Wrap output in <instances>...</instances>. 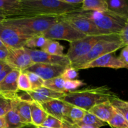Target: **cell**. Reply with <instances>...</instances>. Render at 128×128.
Masks as SVG:
<instances>
[{
  "label": "cell",
  "mask_w": 128,
  "mask_h": 128,
  "mask_svg": "<svg viewBox=\"0 0 128 128\" xmlns=\"http://www.w3.org/2000/svg\"><path fill=\"white\" fill-rule=\"evenodd\" d=\"M108 86H90L65 94L64 102L88 111L93 106L111 100L116 96Z\"/></svg>",
  "instance_id": "6da1fadb"
},
{
  "label": "cell",
  "mask_w": 128,
  "mask_h": 128,
  "mask_svg": "<svg viewBox=\"0 0 128 128\" xmlns=\"http://www.w3.org/2000/svg\"><path fill=\"white\" fill-rule=\"evenodd\" d=\"M21 16H61L81 11V7L66 4L62 0H20Z\"/></svg>",
  "instance_id": "7a4b0ae2"
},
{
  "label": "cell",
  "mask_w": 128,
  "mask_h": 128,
  "mask_svg": "<svg viewBox=\"0 0 128 128\" xmlns=\"http://www.w3.org/2000/svg\"><path fill=\"white\" fill-rule=\"evenodd\" d=\"M60 21V16H21L6 18L2 22L28 37L41 34Z\"/></svg>",
  "instance_id": "3957f363"
},
{
  "label": "cell",
  "mask_w": 128,
  "mask_h": 128,
  "mask_svg": "<svg viewBox=\"0 0 128 128\" xmlns=\"http://www.w3.org/2000/svg\"><path fill=\"white\" fill-rule=\"evenodd\" d=\"M80 16L90 20L105 34H119L127 22L128 16L105 11H78Z\"/></svg>",
  "instance_id": "277c9868"
},
{
  "label": "cell",
  "mask_w": 128,
  "mask_h": 128,
  "mask_svg": "<svg viewBox=\"0 0 128 128\" xmlns=\"http://www.w3.org/2000/svg\"><path fill=\"white\" fill-rule=\"evenodd\" d=\"M124 46L120 35L111 34L107 38L97 42L87 54L71 62V66L77 70H82L88 64L98 58L106 54L114 53Z\"/></svg>",
  "instance_id": "5b68a950"
},
{
  "label": "cell",
  "mask_w": 128,
  "mask_h": 128,
  "mask_svg": "<svg viewBox=\"0 0 128 128\" xmlns=\"http://www.w3.org/2000/svg\"><path fill=\"white\" fill-rule=\"evenodd\" d=\"M41 34L48 40H64L68 41L70 43L86 36L74 28L70 24L61 20Z\"/></svg>",
  "instance_id": "8992f818"
},
{
  "label": "cell",
  "mask_w": 128,
  "mask_h": 128,
  "mask_svg": "<svg viewBox=\"0 0 128 128\" xmlns=\"http://www.w3.org/2000/svg\"><path fill=\"white\" fill-rule=\"evenodd\" d=\"M111 34L99 36H86V37L71 42L66 56L71 62L87 54L101 40L106 39Z\"/></svg>",
  "instance_id": "52a82bcc"
},
{
  "label": "cell",
  "mask_w": 128,
  "mask_h": 128,
  "mask_svg": "<svg viewBox=\"0 0 128 128\" xmlns=\"http://www.w3.org/2000/svg\"><path fill=\"white\" fill-rule=\"evenodd\" d=\"M30 38L22 34L12 26L2 21L0 22V40L8 49H20L25 47Z\"/></svg>",
  "instance_id": "ba28073f"
},
{
  "label": "cell",
  "mask_w": 128,
  "mask_h": 128,
  "mask_svg": "<svg viewBox=\"0 0 128 128\" xmlns=\"http://www.w3.org/2000/svg\"><path fill=\"white\" fill-rule=\"evenodd\" d=\"M60 20L68 22L86 36L107 35L99 30L90 20L80 16L76 12L60 16Z\"/></svg>",
  "instance_id": "9c48e42d"
},
{
  "label": "cell",
  "mask_w": 128,
  "mask_h": 128,
  "mask_svg": "<svg viewBox=\"0 0 128 128\" xmlns=\"http://www.w3.org/2000/svg\"><path fill=\"white\" fill-rule=\"evenodd\" d=\"M8 54L6 60L7 64L13 70L24 71L34 63L24 47L20 49H8Z\"/></svg>",
  "instance_id": "30bf717a"
},
{
  "label": "cell",
  "mask_w": 128,
  "mask_h": 128,
  "mask_svg": "<svg viewBox=\"0 0 128 128\" xmlns=\"http://www.w3.org/2000/svg\"><path fill=\"white\" fill-rule=\"evenodd\" d=\"M25 50L31 56L34 63H44L49 64L60 65V66L68 67L71 66V61H70L66 54L64 56H54L44 51L37 49H29L24 47Z\"/></svg>",
  "instance_id": "8fae6325"
},
{
  "label": "cell",
  "mask_w": 128,
  "mask_h": 128,
  "mask_svg": "<svg viewBox=\"0 0 128 128\" xmlns=\"http://www.w3.org/2000/svg\"><path fill=\"white\" fill-rule=\"evenodd\" d=\"M21 71L12 70L0 82V96L12 101L18 98V78Z\"/></svg>",
  "instance_id": "7c38bea8"
},
{
  "label": "cell",
  "mask_w": 128,
  "mask_h": 128,
  "mask_svg": "<svg viewBox=\"0 0 128 128\" xmlns=\"http://www.w3.org/2000/svg\"><path fill=\"white\" fill-rule=\"evenodd\" d=\"M41 105L48 115L53 116L62 122H70L68 115L71 104L64 102L62 99L51 100L41 104Z\"/></svg>",
  "instance_id": "4fadbf2b"
},
{
  "label": "cell",
  "mask_w": 128,
  "mask_h": 128,
  "mask_svg": "<svg viewBox=\"0 0 128 128\" xmlns=\"http://www.w3.org/2000/svg\"><path fill=\"white\" fill-rule=\"evenodd\" d=\"M66 68L60 65L34 63L24 71L33 72L40 76L44 81H46L61 76Z\"/></svg>",
  "instance_id": "5bb4252c"
},
{
  "label": "cell",
  "mask_w": 128,
  "mask_h": 128,
  "mask_svg": "<svg viewBox=\"0 0 128 128\" xmlns=\"http://www.w3.org/2000/svg\"><path fill=\"white\" fill-rule=\"evenodd\" d=\"M110 68L119 70V69H128L127 66L122 63L118 57H116L114 53H108L98 58L92 62L88 64L82 70L93 68Z\"/></svg>",
  "instance_id": "9a60e30c"
},
{
  "label": "cell",
  "mask_w": 128,
  "mask_h": 128,
  "mask_svg": "<svg viewBox=\"0 0 128 128\" xmlns=\"http://www.w3.org/2000/svg\"><path fill=\"white\" fill-rule=\"evenodd\" d=\"M31 101L39 104L45 103L46 102L56 99H62L66 93H61L54 91L46 88H40L37 90L27 92Z\"/></svg>",
  "instance_id": "2e32d148"
},
{
  "label": "cell",
  "mask_w": 128,
  "mask_h": 128,
  "mask_svg": "<svg viewBox=\"0 0 128 128\" xmlns=\"http://www.w3.org/2000/svg\"><path fill=\"white\" fill-rule=\"evenodd\" d=\"M88 112L95 115L103 122L108 123L114 114L116 110L111 104L110 101H108L93 106Z\"/></svg>",
  "instance_id": "e0dca14e"
},
{
  "label": "cell",
  "mask_w": 128,
  "mask_h": 128,
  "mask_svg": "<svg viewBox=\"0 0 128 128\" xmlns=\"http://www.w3.org/2000/svg\"><path fill=\"white\" fill-rule=\"evenodd\" d=\"M12 107L15 109L23 123L32 124L30 102L16 99L12 101Z\"/></svg>",
  "instance_id": "ac0fdd59"
},
{
  "label": "cell",
  "mask_w": 128,
  "mask_h": 128,
  "mask_svg": "<svg viewBox=\"0 0 128 128\" xmlns=\"http://www.w3.org/2000/svg\"><path fill=\"white\" fill-rule=\"evenodd\" d=\"M0 11L5 12L8 18L17 17L21 15L20 0H0Z\"/></svg>",
  "instance_id": "d6986e66"
},
{
  "label": "cell",
  "mask_w": 128,
  "mask_h": 128,
  "mask_svg": "<svg viewBox=\"0 0 128 128\" xmlns=\"http://www.w3.org/2000/svg\"><path fill=\"white\" fill-rule=\"evenodd\" d=\"M30 109L32 124L35 126H41L47 118L48 113L44 110L41 104L34 101L30 102Z\"/></svg>",
  "instance_id": "ffe728a7"
},
{
  "label": "cell",
  "mask_w": 128,
  "mask_h": 128,
  "mask_svg": "<svg viewBox=\"0 0 128 128\" xmlns=\"http://www.w3.org/2000/svg\"><path fill=\"white\" fill-rule=\"evenodd\" d=\"M108 10L118 14L128 16V0H106Z\"/></svg>",
  "instance_id": "44dd1931"
},
{
  "label": "cell",
  "mask_w": 128,
  "mask_h": 128,
  "mask_svg": "<svg viewBox=\"0 0 128 128\" xmlns=\"http://www.w3.org/2000/svg\"><path fill=\"white\" fill-rule=\"evenodd\" d=\"M81 11H105L108 10L106 0H83Z\"/></svg>",
  "instance_id": "7402d4cb"
},
{
  "label": "cell",
  "mask_w": 128,
  "mask_h": 128,
  "mask_svg": "<svg viewBox=\"0 0 128 128\" xmlns=\"http://www.w3.org/2000/svg\"><path fill=\"white\" fill-rule=\"evenodd\" d=\"M4 118L6 128H21L26 125L22 122L18 114L12 107Z\"/></svg>",
  "instance_id": "603a6c76"
},
{
  "label": "cell",
  "mask_w": 128,
  "mask_h": 128,
  "mask_svg": "<svg viewBox=\"0 0 128 128\" xmlns=\"http://www.w3.org/2000/svg\"><path fill=\"white\" fill-rule=\"evenodd\" d=\"M41 51H44L54 56H64V47L58 41L54 40H48L44 46L41 49Z\"/></svg>",
  "instance_id": "cb8c5ba5"
},
{
  "label": "cell",
  "mask_w": 128,
  "mask_h": 128,
  "mask_svg": "<svg viewBox=\"0 0 128 128\" xmlns=\"http://www.w3.org/2000/svg\"><path fill=\"white\" fill-rule=\"evenodd\" d=\"M65 80L61 76L44 81V87L58 92L66 93L64 88Z\"/></svg>",
  "instance_id": "d4e9b609"
},
{
  "label": "cell",
  "mask_w": 128,
  "mask_h": 128,
  "mask_svg": "<svg viewBox=\"0 0 128 128\" xmlns=\"http://www.w3.org/2000/svg\"><path fill=\"white\" fill-rule=\"evenodd\" d=\"M110 102L115 110L120 112L128 122V101L120 98L116 95L111 99Z\"/></svg>",
  "instance_id": "484cf974"
},
{
  "label": "cell",
  "mask_w": 128,
  "mask_h": 128,
  "mask_svg": "<svg viewBox=\"0 0 128 128\" xmlns=\"http://www.w3.org/2000/svg\"><path fill=\"white\" fill-rule=\"evenodd\" d=\"M75 124L89 125V126H94L96 128H100L102 126H106L107 123L100 120L95 115L90 113L88 111H86L83 119Z\"/></svg>",
  "instance_id": "4316f807"
},
{
  "label": "cell",
  "mask_w": 128,
  "mask_h": 128,
  "mask_svg": "<svg viewBox=\"0 0 128 128\" xmlns=\"http://www.w3.org/2000/svg\"><path fill=\"white\" fill-rule=\"evenodd\" d=\"M86 112L85 110L71 105L68 115V118L70 123L76 124L83 119Z\"/></svg>",
  "instance_id": "83f0119b"
},
{
  "label": "cell",
  "mask_w": 128,
  "mask_h": 128,
  "mask_svg": "<svg viewBox=\"0 0 128 128\" xmlns=\"http://www.w3.org/2000/svg\"><path fill=\"white\" fill-rule=\"evenodd\" d=\"M107 124L111 128H128V122L124 117L116 110L114 114Z\"/></svg>",
  "instance_id": "f1b7e54d"
},
{
  "label": "cell",
  "mask_w": 128,
  "mask_h": 128,
  "mask_svg": "<svg viewBox=\"0 0 128 128\" xmlns=\"http://www.w3.org/2000/svg\"><path fill=\"white\" fill-rule=\"evenodd\" d=\"M43 35L38 34L30 38L26 41L25 47L29 49H35L36 48H42L48 41Z\"/></svg>",
  "instance_id": "f546056e"
},
{
  "label": "cell",
  "mask_w": 128,
  "mask_h": 128,
  "mask_svg": "<svg viewBox=\"0 0 128 128\" xmlns=\"http://www.w3.org/2000/svg\"><path fill=\"white\" fill-rule=\"evenodd\" d=\"M18 88L19 91L28 92L31 91V83L27 74L24 71H21L18 78Z\"/></svg>",
  "instance_id": "4dcf8cb0"
},
{
  "label": "cell",
  "mask_w": 128,
  "mask_h": 128,
  "mask_svg": "<svg viewBox=\"0 0 128 128\" xmlns=\"http://www.w3.org/2000/svg\"><path fill=\"white\" fill-rule=\"evenodd\" d=\"M24 72L27 74L29 80H30L31 86V91L37 90L43 86L44 81L41 79L40 76L33 72H28V71H24Z\"/></svg>",
  "instance_id": "1f68e13d"
},
{
  "label": "cell",
  "mask_w": 128,
  "mask_h": 128,
  "mask_svg": "<svg viewBox=\"0 0 128 128\" xmlns=\"http://www.w3.org/2000/svg\"><path fill=\"white\" fill-rule=\"evenodd\" d=\"M84 85H86V84L81 80H69V81H65L64 88L66 92L67 93V92L76 91L79 88L82 87Z\"/></svg>",
  "instance_id": "d6a6232c"
},
{
  "label": "cell",
  "mask_w": 128,
  "mask_h": 128,
  "mask_svg": "<svg viewBox=\"0 0 128 128\" xmlns=\"http://www.w3.org/2000/svg\"><path fill=\"white\" fill-rule=\"evenodd\" d=\"M41 126L49 128H64V122L53 116L48 115Z\"/></svg>",
  "instance_id": "836d02e7"
},
{
  "label": "cell",
  "mask_w": 128,
  "mask_h": 128,
  "mask_svg": "<svg viewBox=\"0 0 128 128\" xmlns=\"http://www.w3.org/2000/svg\"><path fill=\"white\" fill-rule=\"evenodd\" d=\"M12 109V101L0 96V117L4 116Z\"/></svg>",
  "instance_id": "e575fe53"
},
{
  "label": "cell",
  "mask_w": 128,
  "mask_h": 128,
  "mask_svg": "<svg viewBox=\"0 0 128 128\" xmlns=\"http://www.w3.org/2000/svg\"><path fill=\"white\" fill-rule=\"evenodd\" d=\"M78 76V70L71 66L66 68L61 75V77L63 78L65 81L74 80L77 78Z\"/></svg>",
  "instance_id": "d590c367"
},
{
  "label": "cell",
  "mask_w": 128,
  "mask_h": 128,
  "mask_svg": "<svg viewBox=\"0 0 128 128\" xmlns=\"http://www.w3.org/2000/svg\"><path fill=\"white\" fill-rule=\"evenodd\" d=\"M119 35H120V38L123 42L124 45L125 46H128V20L124 27L121 30Z\"/></svg>",
  "instance_id": "8d00e7d4"
},
{
  "label": "cell",
  "mask_w": 128,
  "mask_h": 128,
  "mask_svg": "<svg viewBox=\"0 0 128 128\" xmlns=\"http://www.w3.org/2000/svg\"><path fill=\"white\" fill-rule=\"evenodd\" d=\"M118 58L120 61L128 67V46H126L122 48Z\"/></svg>",
  "instance_id": "74e56055"
},
{
  "label": "cell",
  "mask_w": 128,
  "mask_h": 128,
  "mask_svg": "<svg viewBox=\"0 0 128 128\" xmlns=\"http://www.w3.org/2000/svg\"><path fill=\"white\" fill-rule=\"evenodd\" d=\"M13 69L6 64V66L0 70V82L6 77L8 74L11 72Z\"/></svg>",
  "instance_id": "f35d334b"
},
{
  "label": "cell",
  "mask_w": 128,
  "mask_h": 128,
  "mask_svg": "<svg viewBox=\"0 0 128 128\" xmlns=\"http://www.w3.org/2000/svg\"><path fill=\"white\" fill-rule=\"evenodd\" d=\"M65 3L76 7H81L83 0H62Z\"/></svg>",
  "instance_id": "ab89813d"
},
{
  "label": "cell",
  "mask_w": 128,
  "mask_h": 128,
  "mask_svg": "<svg viewBox=\"0 0 128 128\" xmlns=\"http://www.w3.org/2000/svg\"><path fill=\"white\" fill-rule=\"evenodd\" d=\"M8 54V50L7 48H0V61H6Z\"/></svg>",
  "instance_id": "60d3db41"
},
{
  "label": "cell",
  "mask_w": 128,
  "mask_h": 128,
  "mask_svg": "<svg viewBox=\"0 0 128 128\" xmlns=\"http://www.w3.org/2000/svg\"><path fill=\"white\" fill-rule=\"evenodd\" d=\"M64 122V128H80L75 124H71L70 122Z\"/></svg>",
  "instance_id": "b9f144b4"
},
{
  "label": "cell",
  "mask_w": 128,
  "mask_h": 128,
  "mask_svg": "<svg viewBox=\"0 0 128 128\" xmlns=\"http://www.w3.org/2000/svg\"><path fill=\"white\" fill-rule=\"evenodd\" d=\"M0 128H6V124H5L4 118L0 117Z\"/></svg>",
  "instance_id": "7bdbcfd3"
},
{
  "label": "cell",
  "mask_w": 128,
  "mask_h": 128,
  "mask_svg": "<svg viewBox=\"0 0 128 128\" xmlns=\"http://www.w3.org/2000/svg\"><path fill=\"white\" fill-rule=\"evenodd\" d=\"M80 128H96L94 126H89V125H85V124H76Z\"/></svg>",
  "instance_id": "ee69618b"
},
{
  "label": "cell",
  "mask_w": 128,
  "mask_h": 128,
  "mask_svg": "<svg viewBox=\"0 0 128 128\" xmlns=\"http://www.w3.org/2000/svg\"><path fill=\"white\" fill-rule=\"evenodd\" d=\"M6 64V61H0V70H1L2 68H3Z\"/></svg>",
  "instance_id": "f6af8a7d"
},
{
  "label": "cell",
  "mask_w": 128,
  "mask_h": 128,
  "mask_svg": "<svg viewBox=\"0 0 128 128\" xmlns=\"http://www.w3.org/2000/svg\"><path fill=\"white\" fill-rule=\"evenodd\" d=\"M21 128H36V126L32 124H27Z\"/></svg>",
  "instance_id": "bcb514c9"
},
{
  "label": "cell",
  "mask_w": 128,
  "mask_h": 128,
  "mask_svg": "<svg viewBox=\"0 0 128 128\" xmlns=\"http://www.w3.org/2000/svg\"><path fill=\"white\" fill-rule=\"evenodd\" d=\"M6 18V16H2V15H1L0 14V22H2V21H3L4 20H5V19Z\"/></svg>",
  "instance_id": "7dc6e473"
},
{
  "label": "cell",
  "mask_w": 128,
  "mask_h": 128,
  "mask_svg": "<svg viewBox=\"0 0 128 128\" xmlns=\"http://www.w3.org/2000/svg\"><path fill=\"white\" fill-rule=\"evenodd\" d=\"M0 48H7L4 45V44L1 42V40H0Z\"/></svg>",
  "instance_id": "c3c4849f"
},
{
  "label": "cell",
  "mask_w": 128,
  "mask_h": 128,
  "mask_svg": "<svg viewBox=\"0 0 128 128\" xmlns=\"http://www.w3.org/2000/svg\"><path fill=\"white\" fill-rule=\"evenodd\" d=\"M0 14H1V15H2V16H6V18H8L7 14H6L5 13V12H2V11H0Z\"/></svg>",
  "instance_id": "681fc988"
},
{
  "label": "cell",
  "mask_w": 128,
  "mask_h": 128,
  "mask_svg": "<svg viewBox=\"0 0 128 128\" xmlns=\"http://www.w3.org/2000/svg\"><path fill=\"white\" fill-rule=\"evenodd\" d=\"M36 128H46V127H43L42 126H36Z\"/></svg>",
  "instance_id": "f907efd6"
},
{
  "label": "cell",
  "mask_w": 128,
  "mask_h": 128,
  "mask_svg": "<svg viewBox=\"0 0 128 128\" xmlns=\"http://www.w3.org/2000/svg\"></svg>",
  "instance_id": "816d5d0a"
}]
</instances>
